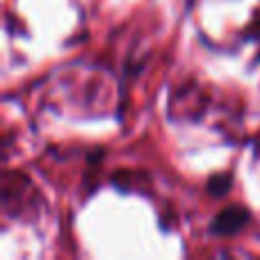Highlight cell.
<instances>
[{"label": "cell", "instance_id": "obj_1", "mask_svg": "<svg viewBox=\"0 0 260 260\" xmlns=\"http://www.w3.org/2000/svg\"><path fill=\"white\" fill-rule=\"evenodd\" d=\"M247 219H249L247 210H242V208H226V210H221L219 215L212 219L210 231L212 233H219V235H233L247 224Z\"/></svg>", "mask_w": 260, "mask_h": 260}]
</instances>
